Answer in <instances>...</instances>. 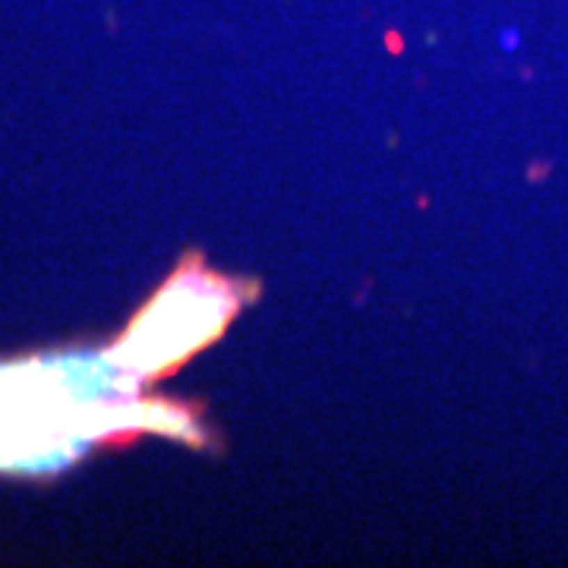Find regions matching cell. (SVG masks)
<instances>
[{"label":"cell","instance_id":"obj_1","mask_svg":"<svg viewBox=\"0 0 568 568\" xmlns=\"http://www.w3.org/2000/svg\"><path fill=\"white\" fill-rule=\"evenodd\" d=\"M237 309L234 281L212 272L174 275L117 348V363L133 376H158L212 344Z\"/></svg>","mask_w":568,"mask_h":568}]
</instances>
